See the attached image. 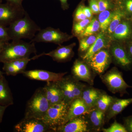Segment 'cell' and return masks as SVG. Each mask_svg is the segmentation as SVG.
I'll use <instances>...</instances> for the list:
<instances>
[{"mask_svg":"<svg viewBox=\"0 0 132 132\" xmlns=\"http://www.w3.org/2000/svg\"><path fill=\"white\" fill-rule=\"evenodd\" d=\"M113 98L106 94H101L97 100L95 106L100 111L105 113L111 105Z\"/></svg>","mask_w":132,"mask_h":132,"instance_id":"obj_26","label":"cell"},{"mask_svg":"<svg viewBox=\"0 0 132 132\" xmlns=\"http://www.w3.org/2000/svg\"><path fill=\"white\" fill-rule=\"evenodd\" d=\"M103 131L104 132H128L124 125L118 123L116 121L109 127L103 129Z\"/></svg>","mask_w":132,"mask_h":132,"instance_id":"obj_33","label":"cell"},{"mask_svg":"<svg viewBox=\"0 0 132 132\" xmlns=\"http://www.w3.org/2000/svg\"><path fill=\"white\" fill-rule=\"evenodd\" d=\"M3 76V73L0 70V79Z\"/></svg>","mask_w":132,"mask_h":132,"instance_id":"obj_45","label":"cell"},{"mask_svg":"<svg viewBox=\"0 0 132 132\" xmlns=\"http://www.w3.org/2000/svg\"><path fill=\"white\" fill-rule=\"evenodd\" d=\"M100 29V26L98 20L96 18H93L91 20L90 23L85 29L84 32L79 36V37L82 38L93 35L98 32Z\"/></svg>","mask_w":132,"mask_h":132,"instance_id":"obj_27","label":"cell"},{"mask_svg":"<svg viewBox=\"0 0 132 132\" xmlns=\"http://www.w3.org/2000/svg\"><path fill=\"white\" fill-rule=\"evenodd\" d=\"M38 57H39V55H36L35 56L31 59H29V58H24L12 61H10V62L16 69L19 74L22 73L25 71L27 65L29 61L31 60L38 59Z\"/></svg>","mask_w":132,"mask_h":132,"instance_id":"obj_28","label":"cell"},{"mask_svg":"<svg viewBox=\"0 0 132 132\" xmlns=\"http://www.w3.org/2000/svg\"><path fill=\"white\" fill-rule=\"evenodd\" d=\"M67 72L56 73L45 70L36 69L24 71L22 74L31 80L48 82H58L61 80Z\"/></svg>","mask_w":132,"mask_h":132,"instance_id":"obj_11","label":"cell"},{"mask_svg":"<svg viewBox=\"0 0 132 132\" xmlns=\"http://www.w3.org/2000/svg\"><path fill=\"white\" fill-rule=\"evenodd\" d=\"M101 79L109 90L114 93L124 94L127 93V88H132V86L128 85L124 80L121 72L116 68L102 76Z\"/></svg>","mask_w":132,"mask_h":132,"instance_id":"obj_7","label":"cell"},{"mask_svg":"<svg viewBox=\"0 0 132 132\" xmlns=\"http://www.w3.org/2000/svg\"><path fill=\"white\" fill-rule=\"evenodd\" d=\"M114 11L106 10L99 13L98 20L100 22V29L103 33L107 31L113 16Z\"/></svg>","mask_w":132,"mask_h":132,"instance_id":"obj_23","label":"cell"},{"mask_svg":"<svg viewBox=\"0 0 132 132\" xmlns=\"http://www.w3.org/2000/svg\"><path fill=\"white\" fill-rule=\"evenodd\" d=\"M100 92L94 88H88L82 91L80 98L88 108L92 109L95 106L97 100L100 96Z\"/></svg>","mask_w":132,"mask_h":132,"instance_id":"obj_22","label":"cell"},{"mask_svg":"<svg viewBox=\"0 0 132 132\" xmlns=\"http://www.w3.org/2000/svg\"><path fill=\"white\" fill-rule=\"evenodd\" d=\"M107 42V40L105 34L102 32L98 34L96 40L87 51L82 59L84 60L87 61L95 54L106 47L108 45Z\"/></svg>","mask_w":132,"mask_h":132,"instance_id":"obj_21","label":"cell"},{"mask_svg":"<svg viewBox=\"0 0 132 132\" xmlns=\"http://www.w3.org/2000/svg\"><path fill=\"white\" fill-rule=\"evenodd\" d=\"M61 88L65 102L70 104L74 100L80 98L84 87L73 77H63L57 82Z\"/></svg>","mask_w":132,"mask_h":132,"instance_id":"obj_5","label":"cell"},{"mask_svg":"<svg viewBox=\"0 0 132 132\" xmlns=\"http://www.w3.org/2000/svg\"><path fill=\"white\" fill-rule=\"evenodd\" d=\"M124 126L127 132H132V115L125 118Z\"/></svg>","mask_w":132,"mask_h":132,"instance_id":"obj_38","label":"cell"},{"mask_svg":"<svg viewBox=\"0 0 132 132\" xmlns=\"http://www.w3.org/2000/svg\"><path fill=\"white\" fill-rule=\"evenodd\" d=\"M83 5L81 4L76 9L74 14L75 22H78L87 19L83 11Z\"/></svg>","mask_w":132,"mask_h":132,"instance_id":"obj_35","label":"cell"},{"mask_svg":"<svg viewBox=\"0 0 132 132\" xmlns=\"http://www.w3.org/2000/svg\"><path fill=\"white\" fill-rule=\"evenodd\" d=\"M69 104L64 100L50 106L41 120L53 132L67 122Z\"/></svg>","mask_w":132,"mask_h":132,"instance_id":"obj_3","label":"cell"},{"mask_svg":"<svg viewBox=\"0 0 132 132\" xmlns=\"http://www.w3.org/2000/svg\"><path fill=\"white\" fill-rule=\"evenodd\" d=\"M18 132H53L42 120L36 118H25L15 127Z\"/></svg>","mask_w":132,"mask_h":132,"instance_id":"obj_10","label":"cell"},{"mask_svg":"<svg viewBox=\"0 0 132 132\" xmlns=\"http://www.w3.org/2000/svg\"><path fill=\"white\" fill-rule=\"evenodd\" d=\"M76 45L75 43H73L66 46H60L56 49L51 52L45 53L41 54L42 56L47 55L58 62H62L68 60L73 55V48Z\"/></svg>","mask_w":132,"mask_h":132,"instance_id":"obj_16","label":"cell"},{"mask_svg":"<svg viewBox=\"0 0 132 132\" xmlns=\"http://www.w3.org/2000/svg\"><path fill=\"white\" fill-rule=\"evenodd\" d=\"M97 36L98 35L94 34L81 38L79 42V51L81 52H87L96 40Z\"/></svg>","mask_w":132,"mask_h":132,"instance_id":"obj_29","label":"cell"},{"mask_svg":"<svg viewBox=\"0 0 132 132\" xmlns=\"http://www.w3.org/2000/svg\"><path fill=\"white\" fill-rule=\"evenodd\" d=\"M127 48L128 53L132 59V39L127 42Z\"/></svg>","mask_w":132,"mask_h":132,"instance_id":"obj_40","label":"cell"},{"mask_svg":"<svg viewBox=\"0 0 132 132\" xmlns=\"http://www.w3.org/2000/svg\"><path fill=\"white\" fill-rule=\"evenodd\" d=\"M50 106L42 88L36 90L26 105L25 118L42 119Z\"/></svg>","mask_w":132,"mask_h":132,"instance_id":"obj_4","label":"cell"},{"mask_svg":"<svg viewBox=\"0 0 132 132\" xmlns=\"http://www.w3.org/2000/svg\"><path fill=\"white\" fill-rule=\"evenodd\" d=\"M2 3V0H0V4Z\"/></svg>","mask_w":132,"mask_h":132,"instance_id":"obj_48","label":"cell"},{"mask_svg":"<svg viewBox=\"0 0 132 132\" xmlns=\"http://www.w3.org/2000/svg\"><path fill=\"white\" fill-rule=\"evenodd\" d=\"M89 114L92 125L96 129L99 130L104 123L105 113L96 108L92 109Z\"/></svg>","mask_w":132,"mask_h":132,"instance_id":"obj_24","label":"cell"},{"mask_svg":"<svg viewBox=\"0 0 132 132\" xmlns=\"http://www.w3.org/2000/svg\"><path fill=\"white\" fill-rule=\"evenodd\" d=\"M112 36L113 40L119 42H128L132 39V26L128 17L123 19Z\"/></svg>","mask_w":132,"mask_h":132,"instance_id":"obj_13","label":"cell"},{"mask_svg":"<svg viewBox=\"0 0 132 132\" xmlns=\"http://www.w3.org/2000/svg\"><path fill=\"white\" fill-rule=\"evenodd\" d=\"M73 77L76 80H81L92 83V74L90 69L85 63L76 60L72 69Z\"/></svg>","mask_w":132,"mask_h":132,"instance_id":"obj_18","label":"cell"},{"mask_svg":"<svg viewBox=\"0 0 132 132\" xmlns=\"http://www.w3.org/2000/svg\"><path fill=\"white\" fill-rule=\"evenodd\" d=\"M61 3V6L63 9H68L69 7V5L68 3V0H59Z\"/></svg>","mask_w":132,"mask_h":132,"instance_id":"obj_43","label":"cell"},{"mask_svg":"<svg viewBox=\"0 0 132 132\" xmlns=\"http://www.w3.org/2000/svg\"><path fill=\"white\" fill-rule=\"evenodd\" d=\"M7 2L14 4V5L22 6V3L23 0H6Z\"/></svg>","mask_w":132,"mask_h":132,"instance_id":"obj_42","label":"cell"},{"mask_svg":"<svg viewBox=\"0 0 132 132\" xmlns=\"http://www.w3.org/2000/svg\"><path fill=\"white\" fill-rule=\"evenodd\" d=\"M112 1H113L114 2L116 3L117 2V1H119V0H112Z\"/></svg>","mask_w":132,"mask_h":132,"instance_id":"obj_47","label":"cell"},{"mask_svg":"<svg viewBox=\"0 0 132 132\" xmlns=\"http://www.w3.org/2000/svg\"><path fill=\"white\" fill-rule=\"evenodd\" d=\"M126 17H127L123 11L116 7L112 20L107 31L108 34L112 35L118 25Z\"/></svg>","mask_w":132,"mask_h":132,"instance_id":"obj_25","label":"cell"},{"mask_svg":"<svg viewBox=\"0 0 132 132\" xmlns=\"http://www.w3.org/2000/svg\"><path fill=\"white\" fill-rule=\"evenodd\" d=\"M41 29L26 12L23 17L16 20L8 26L7 32L10 40H18L22 39L31 40Z\"/></svg>","mask_w":132,"mask_h":132,"instance_id":"obj_2","label":"cell"},{"mask_svg":"<svg viewBox=\"0 0 132 132\" xmlns=\"http://www.w3.org/2000/svg\"><path fill=\"white\" fill-rule=\"evenodd\" d=\"M72 38V35H69L67 33L62 32L58 29L48 27L41 29L31 42L53 43L60 45L63 42Z\"/></svg>","mask_w":132,"mask_h":132,"instance_id":"obj_6","label":"cell"},{"mask_svg":"<svg viewBox=\"0 0 132 132\" xmlns=\"http://www.w3.org/2000/svg\"><path fill=\"white\" fill-rule=\"evenodd\" d=\"M89 131L88 122L84 118L80 116L68 121L58 129L57 132H86Z\"/></svg>","mask_w":132,"mask_h":132,"instance_id":"obj_15","label":"cell"},{"mask_svg":"<svg viewBox=\"0 0 132 132\" xmlns=\"http://www.w3.org/2000/svg\"><path fill=\"white\" fill-rule=\"evenodd\" d=\"M13 104L12 92L7 81L3 76L0 79V105L8 107Z\"/></svg>","mask_w":132,"mask_h":132,"instance_id":"obj_20","label":"cell"},{"mask_svg":"<svg viewBox=\"0 0 132 132\" xmlns=\"http://www.w3.org/2000/svg\"><path fill=\"white\" fill-rule=\"evenodd\" d=\"M91 21V20L87 19L81 21L75 22L73 27L72 32L73 34L75 35H80L85 31Z\"/></svg>","mask_w":132,"mask_h":132,"instance_id":"obj_31","label":"cell"},{"mask_svg":"<svg viewBox=\"0 0 132 132\" xmlns=\"http://www.w3.org/2000/svg\"><path fill=\"white\" fill-rule=\"evenodd\" d=\"M92 109L88 108L80 98L75 99L69 105L67 122L76 117L89 113Z\"/></svg>","mask_w":132,"mask_h":132,"instance_id":"obj_17","label":"cell"},{"mask_svg":"<svg viewBox=\"0 0 132 132\" xmlns=\"http://www.w3.org/2000/svg\"><path fill=\"white\" fill-rule=\"evenodd\" d=\"M22 6L7 2L0 4V24L9 26L16 20L22 18L26 13Z\"/></svg>","mask_w":132,"mask_h":132,"instance_id":"obj_8","label":"cell"},{"mask_svg":"<svg viewBox=\"0 0 132 132\" xmlns=\"http://www.w3.org/2000/svg\"><path fill=\"white\" fill-rule=\"evenodd\" d=\"M43 89L50 106L59 103L64 100L62 91L57 82H47Z\"/></svg>","mask_w":132,"mask_h":132,"instance_id":"obj_14","label":"cell"},{"mask_svg":"<svg viewBox=\"0 0 132 132\" xmlns=\"http://www.w3.org/2000/svg\"><path fill=\"white\" fill-rule=\"evenodd\" d=\"M7 107V106H3L0 105V124L2 121L3 117L5 110Z\"/></svg>","mask_w":132,"mask_h":132,"instance_id":"obj_41","label":"cell"},{"mask_svg":"<svg viewBox=\"0 0 132 132\" xmlns=\"http://www.w3.org/2000/svg\"><path fill=\"white\" fill-rule=\"evenodd\" d=\"M115 4L116 7L123 11L127 17L132 15V0H119Z\"/></svg>","mask_w":132,"mask_h":132,"instance_id":"obj_30","label":"cell"},{"mask_svg":"<svg viewBox=\"0 0 132 132\" xmlns=\"http://www.w3.org/2000/svg\"><path fill=\"white\" fill-rule=\"evenodd\" d=\"M10 40L7 32V27L0 24V40L9 42Z\"/></svg>","mask_w":132,"mask_h":132,"instance_id":"obj_36","label":"cell"},{"mask_svg":"<svg viewBox=\"0 0 132 132\" xmlns=\"http://www.w3.org/2000/svg\"><path fill=\"white\" fill-rule=\"evenodd\" d=\"M130 19V21H131V25L132 26V15L131 16H130V17H128Z\"/></svg>","mask_w":132,"mask_h":132,"instance_id":"obj_46","label":"cell"},{"mask_svg":"<svg viewBox=\"0 0 132 132\" xmlns=\"http://www.w3.org/2000/svg\"><path fill=\"white\" fill-rule=\"evenodd\" d=\"M100 12L110 10L116 6L115 3L112 0H97Z\"/></svg>","mask_w":132,"mask_h":132,"instance_id":"obj_32","label":"cell"},{"mask_svg":"<svg viewBox=\"0 0 132 132\" xmlns=\"http://www.w3.org/2000/svg\"><path fill=\"white\" fill-rule=\"evenodd\" d=\"M36 52L35 42H27L22 40L8 42L0 54V63L29 58L32 54L36 55Z\"/></svg>","mask_w":132,"mask_h":132,"instance_id":"obj_1","label":"cell"},{"mask_svg":"<svg viewBox=\"0 0 132 132\" xmlns=\"http://www.w3.org/2000/svg\"><path fill=\"white\" fill-rule=\"evenodd\" d=\"M89 7L93 14H97L100 13L97 0H88Z\"/></svg>","mask_w":132,"mask_h":132,"instance_id":"obj_37","label":"cell"},{"mask_svg":"<svg viewBox=\"0 0 132 132\" xmlns=\"http://www.w3.org/2000/svg\"><path fill=\"white\" fill-rule=\"evenodd\" d=\"M132 103V98L125 99H114L107 110L108 112L107 118L109 120L115 117Z\"/></svg>","mask_w":132,"mask_h":132,"instance_id":"obj_19","label":"cell"},{"mask_svg":"<svg viewBox=\"0 0 132 132\" xmlns=\"http://www.w3.org/2000/svg\"><path fill=\"white\" fill-rule=\"evenodd\" d=\"M87 61L95 72L101 74L106 70L111 64V55L108 50L102 49L93 55Z\"/></svg>","mask_w":132,"mask_h":132,"instance_id":"obj_9","label":"cell"},{"mask_svg":"<svg viewBox=\"0 0 132 132\" xmlns=\"http://www.w3.org/2000/svg\"><path fill=\"white\" fill-rule=\"evenodd\" d=\"M3 69L5 71V73L9 76H15L19 74L16 69L15 68L10 62L3 63Z\"/></svg>","mask_w":132,"mask_h":132,"instance_id":"obj_34","label":"cell"},{"mask_svg":"<svg viewBox=\"0 0 132 132\" xmlns=\"http://www.w3.org/2000/svg\"><path fill=\"white\" fill-rule=\"evenodd\" d=\"M7 42H8L2 41L0 40V54L1 53L5 44Z\"/></svg>","mask_w":132,"mask_h":132,"instance_id":"obj_44","label":"cell"},{"mask_svg":"<svg viewBox=\"0 0 132 132\" xmlns=\"http://www.w3.org/2000/svg\"><path fill=\"white\" fill-rule=\"evenodd\" d=\"M82 9H83L84 14L86 16L87 18L90 20H92L93 17V13L90 8L83 6Z\"/></svg>","mask_w":132,"mask_h":132,"instance_id":"obj_39","label":"cell"},{"mask_svg":"<svg viewBox=\"0 0 132 132\" xmlns=\"http://www.w3.org/2000/svg\"><path fill=\"white\" fill-rule=\"evenodd\" d=\"M111 52L114 60L118 65L124 69H130L132 65V59L125 47L120 43H117L113 45Z\"/></svg>","mask_w":132,"mask_h":132,"instance_id":"obj_12","label":"cell"}]
</instances>
